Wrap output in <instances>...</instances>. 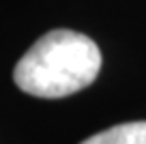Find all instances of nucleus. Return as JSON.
<instances>
[{"label": "nucleus", "instance_id": "f257e3e1", "mask_svg": "<svg viewBox=\"0 0 146 144\" xmlns=\"http://www.w3.org/2000/svg\"><path fill=\"white\" fill-rule=\"evenodd\" d=\"M101 69V50L75 30H50L19 58L13 80L24 93L60 99L90 86Z\"/></svg>", "mask_w": 146, "mask_h": 144}, {"label": "nucleus", "instance_id": "f03ea898", "mask_svg": "<svg viewBox=\"0 0 146 144\" xmlns=\"http://www.w3.org/2000/svg\"><path fill=\"white\" fill-rule=\"evenodd\" d=\"M82 144H146V121L123 123L90 135Z\"/></svg>", "mask_w": 146, "mask_h": 144}]
</instances>
